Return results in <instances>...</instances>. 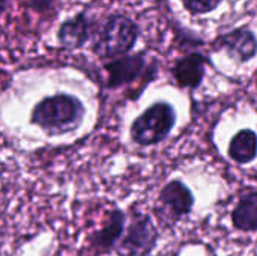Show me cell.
I'll return each instance as SVG.
<instances>
[{"label":"cell","instance_id":"6da1fadb","mask_svg":"<svg viewBox=\"0 0 257 256\" xmlns=\"http://www.w3.org/2000/svg\"><path fill=\"white\" fill-rule=\"evenodd\" d=\"M83 103L69 94H56L41 100L32 110L30 122L48 136H62L75 131L84 118Z\"/></svg>","mask_w":257,"mask_h":256},{"label":"cell","instance_id":"7a4b0ae2","mask_svg":"<svg viewBox=\"0 0 257 256\" xmlns=\"http://www.w3.org/2000/svg\"><path fill=\"white\" fill-rule=\"evenodd\" d=\"M140 29L126 15L114 14L99 27L93 38L92 51L101 59H117L126 56L137 42Z\"/></svg>","mask_w":257,"mask_h":256},{"label":"cell","instance_id":"3957f363","mask_svg":"<svg viewBox=\"0 0 257 256\" xmlns=\"http://www.w3.org/2000/svg\"><path fill=\"white\" fill-rule=\"evenodd\" d=\"M176 124V112L172 104L158 101L149 106L130 128L134 143L140 146H152L169 137Z\"/></svg>","mask_w":257,"mask_h":256},{"label":"cell","instance_id":"277c9868","mask_svg":"<svg viewBox=\"0 0 257 256\" xmlns=\"http://www.w3.org/2000/svg\"><path fill=\"white\" fill-rule=\"evenodd\" d=\"M158 231L152 219L143 213H134L125 235L116 246V252L120 256L149 255L158 241Z\"/></svg>","mask_w":257,"mask_h":256},{"label":"cell","instance_id":"5b68a950","mask_svg":"<svg viewBox=\"0 0 257 256\" xmlns=\"http://www.w3.org/2000/svg\"><path fill=\"white\" fill-rule=\"evenodd\" d=\"M212 47L217 50H226L233 59L244 63L257 54V36L251 29L242 26L220 35L212 42Z\"/></svg>","mask_w":257,"mask_h":256},{"label":"cell","instance_id":"8992f818","mask_svg":"<svg viewBox=\"0 0 257 256\" xmlns=\"http://www.w3.org/2000/svg\"><path fill=\"white\" fill-rule=\"evenodd\" d=\"M104 68L108 72L107 86L110 89H116L119 86L130 84L136 81L140 75H143L146 69V54L145 51L126 54L105 63Z\"/></svg>","mask_w":257,"mask_h":256},{"label":"cell","instance_id":"52a82bcc","mask_svg":"<svg viewBox=\"0 0 257 256\" xmlns=\"http://www.w3.org/2000/svg\"><path fill=\"white\" fill-rule=\"evenodd\" d=\"M160 204L170 219L179 220L191 213L194 205V196L182 181L173 180L161 189Z\"/></svg>","mask_w":257,"mask_h":256},{"label":"cell","instance_id":"ba28073f","mask_svg":"<svg viewBox=\"0 0 257 256\" xmlns=\"http://www.w3.org/2000/svg\"><path fill=\"white\" fill-rule=\"evenodd\" d=\"M92 21L87 18L86 12H80L72 18L63 21L57 32L59 44L66 50L81 48L92 36Z\"/></svg>","mask_w":257,"mask_h":256},{"label":"cell","instance_id":"9c48e42d","mask_svg":"<svg viewBox=\"0 0 257 256\" xmlns=\"http://www.w3.org/2000/svg\"><path fill=\"white\" fill-rule=\"evenodd\" d=\"M206 62H208L206 57L200 53H191L179 59L172 68V74L178 86L187 88V89L199 88L205 77Z\"/></svg>","mask_w":257,"mask_h":256},{"label":"cell","instance_id":"30bf717a","mask_svg":"<svg viewBox=\"0 0 257 256\" xmlns=\"http://www.w3.org/2000/svg\"><path fill=\"white\" fill-rule=\"evenodd\" d=\"M125 214L120 210H113L108 214V219L101 231L95 232L90 238L92 246L98 252H107L110 249H116L119 241L125 232Z\"/></svg>","mask_w":257,"mask_h":256},{"label":"cell","instance_id":"8fae6325","mask_svg":"<svg viewBox=\"0 0 257 256\" xmlns=\"http://www.w3.org/2000/svg\"><path fill=\"white\" fill-rule=\"evenodd\" d=\"M229 157L238 164H248L257 157V134L250 128L238 131L229 143Z\"/></svg>","mask_w":257,"mask_h":256},{"label":"cell","instance_id":"7c38bea8","mask_svg":"<svg viewBox=\"0 0 257 256\" xmlns=\"http://www.w3.org/2000/svg\"><path fill=\"white\" fill-rule=\"evenodd\" d=\"M232 223L238 231H257V192L244 195L232 211Z\"/></svg>","mask_w":257,"mask_h":256},{"label":"cell","instance_id":"4fadbf2b","mask_svg":"<svg viewBox=\"0 0 257 256\" xmlns=\"http://www.w3.org/2000/svg\"><path fill=\"white\" fill-rule=\"evenodd\" d=\"M223 0H182L184 8L191 15H203L215 11Z\"/></svg>","mask_w":257,"mask_h":256},{"label":"cell","instance_id":"5bb4252c","mask_svg":"<svg viewBox=\"0 0 257 256\" xmlns=\"http://www.w3.org/2000/svg\"><path fill=\"white\" fill-rule=\"evenodd\" d=\"M56 0H26V5L36 12H47L53 8Z\"/></svg>","mask_w":257,"mask_h":256},{"label":"cell","instance_id":"9a60e30c","mask_svg":"<svg viewBox=\"0 0 257 256\" xmlns=\"http://www.w3.org/2000/svg\"><path fill=\"white\" fill-rule=\"evenodd\" d=\"M8 2H9V0H2V11H5V9H6Z\"/></svg>","mask_w":257,"mask_h":256}]
</instances>
